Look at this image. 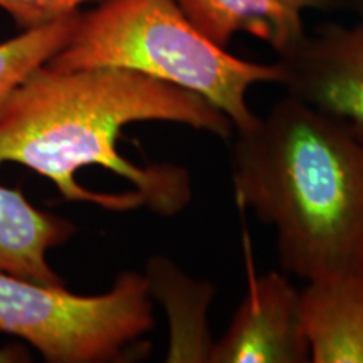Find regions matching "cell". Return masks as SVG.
<instances>
[{
  "mask_svg": "<svg viewBox=\"0 0 363 363\" xmlns=\"http://www.w3.org/2000/svg\"><path fill=\"white\" fill-rule=\"evenodd\" d=\"M88 2L93 0H0V9L27 30L78 13Z\"/></svg>",
  "mask_w": 363,
  "mask_h": 363,
  "instance_id": "obj_12",
  "label": "cell"
},
{
  "mask_svg": "<svg viewBox=\"0 0 363 363\" xmlns=\"http://www.w3.org/2000/svg\"><path fill=\"white\" fill-rule=\"evenodd\" d=\"M247 293L229 328L214 342L211 363H305L310 347L299 321V291L286 276H257L249 264Z\"/></svg>",
  "mask_w": 363,
  "mask_h": 363,
  "instance_id": "obj_6",
  "label": "cell"
},
{
  "mask_svg": "<svg viewBox=\"0 0 363 363\" xmlns=\"http://www.w3.org/2000/svg\"><path fill=\"white\" fill-rule=\"evenodd\" d=\"M59 71L121 67L201 94L229 118L234 133L257 121L247 93L279 83L281 67L227 52L195 27L177 0H101L79 13L65 48L48 62Z\"/></svg>",
  "mask_w": 363,
  "mask_h": 363,
  "instance_id": "obj_3",
  "label": "cell"
},
{
  "mask_svg": "<svg viewBox=\"0 0 363 363\" xmlns=\"http://www.w3.org/2000/svg\"><path fill=\"white\" fill-rule=\"evenodd\" d=\"M136 121L184 125L222 140L234 133L229 118L201 94L142 72L44 65L0 106V163L38 172L66 201L179 214L192 201L189 172L172 163L136 165L118 152L120 133Z\"/></svg>",
  "mask_w": 363,
  "mask_h": 363,
  "instance_id": "obj_1",
  "label": "cell"
},
{
  "mask_svg": "<svg viewBox=\"0 0 363 363\" xmlns=\"http://www.w3.org/2000/svg\"><path fill=\"white\" fill-rule=\"evenodd\" d=\"M299 321L313 363H363V274L306 281Z\"/></svg>",
  "mask_w": 363,
  "mask_h": 363,
  "instance_id": "obj_8",
  "label": "cell"
},
{
  "mask_svg": "<svg viewBox=\"0 0 363 363\" xmlns=\"http://www.w3.org/2000/svg\"><path fill=\"white\" fill-rule=\"evenodd\" d=\"M74 234L69 220L39 211L21 192L0 187V272L38 284L62 286L45 254Z\"/></svg>",
  "mask_w": 363,
  "mask_h": 363,
  "instance_id": "obj_10",
  "label": "cell"
},
{
  "mask_svg": "<svg viewBox=\"0 0 363 363\" xmlns=\"http://www.w3.org/2000/svg\"><path fill=\"white\" fill-rule=\"evenodd\" d=\"M190 22L227 48L238 34L252 35L286 56L306 38L305 13L330 11L335 0H177Z\"/></svg>",
  "mask_w": 363,
  "mask_h": 363,
  "instance_id": "obj_7",
  "label": "cell"
},
{
  "mask_svg": "<svg viewBox=\"0 0 363 363\" xmlns=\"http://www.w3.org/2000/svg\"><path fill=\"white\" fill-rule=\"evenodd\" d=\"M26 357L24 353H21L17 348H7V350H0V362H22Z\"/></svg>",
  "mask_w": 363,
  "mask_h": 363,
  "instance_id": "obj_13",
  "label": "cell"
},
{
  "mask_svg": "<svg viewBox=\"0 0 363 363\" xmlns=\"http://www.w3.org/2000/svg\"><path fill=\"white\" fill-rule=\"evenodd\" d=\"M335 2H337V7L338 6H348V7L355 9V11L363 13V0H335Z\"/></svg>",
  "mask_w": 363,
  "mask_h": 363,
  "instance_id": "obj_14",
  "label": "cell"
},
{
  "mask_svg": "<svg viewBox=\"0 0 363 363\" xmlns=\"http://www.w3.org/2000/svg\"><path fill=\"white\" fill-rule=\"evenodd\" d=\"M233 189L274 230L286 271L363 274V142L337 120L286 94L235 131Z\"/></svg>",
  "mask_w": 363,
  "mask_h": 363,
  "instance_id": "obj_2",
  "label": "cell"
},
{
  "mask_svg": "<svg viewBox=\"0 0 363 363\" xmlns=\"http://www.w3.org/2000/svg\"><path fill=\"white\" fill-rule=\"evenodd\" d=\"M78 19L79 12L27 29L17 38L0 43V106L30 72L48 65L65 48Z\"/></svg>",
  "mask_w": 363,
  "mask_h": 363,
  "instance_id": "obj_11",
  "label": "cell"
},
{
  "mask_svg": "<svg viewBox=\"0 0 363 363\" xmlns=\"http://www.w3.org/2000/svg\"><path fill=\"white\" fill-rule=\"evenodd\" d=\"M286 94L333 118L363 142V13L306 35L278 59Z\"/></svg>",
  "mask_w": 363,
  "mask_h": 363,
  "instance_id": "obj_5",
  "label": "cell"
},
{
  "mask_svg": "<svg viewBox=\"0 0 363 363\" xmlns=\"http://www.w3.org/2000/svg\"><path fill=\"white\" fill-rule=\"evenodd\" d=\"M148 293L169 318V363H211L216 340L208 326V310L217 293L208 281L195 279L174 261L155 256L148 261Z\"/></svg>",
  "mask_w": 363,
  "mask_h": 363,
  "instance_id": "obj_9",
  "label": "cell"
},
{
  "mask_svg": "<svg viewBox=\"0 0 363 363\" xmlns=\"http://www.w3.org/2000/svg\"><path fill=\"white\" fill-rule=\"evenodd\" d=\"M153 328V301L140 272H123L98 296L0 272V331L27 340L48 362L120 360L128 345Z\"/></svg>",
  "mask_w": 363,
  "mask_h": 363,
  "instance_id": "obj_4",
  "label": "cell"
}]
</instances>
